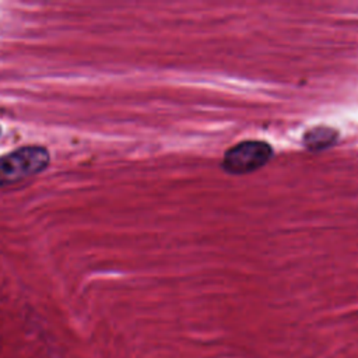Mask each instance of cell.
Wrapping results in <instances>:
<instances>
[{"instance_id": "obj_1", "label": "cell", "mask_w": 358, "mask_h": 358, "mask_svg": "<svg viewBox=\"0 0 358 358\" xmlns=\"http://www.w3.org/2000/svg\"><path fill=\"white\" fill-rule=\"evenodd\" d=\"M49 164V152L41 145L21 147L0 157V187L17 183L42 172Z\"/></svg>"}, {"instance_id": "obj_2", "label": "cell", "mask_w": 358, "mask_h": 358, "mask_svg": "<svg viewBox=\"0 0 358 358\" xmlns=\"http://www.w3.org/2000/svg\"><path fill=\"white\" fill-rule=\"evenodd\" d=\"M271 155L273 150L264 141H242L225 152L222 166L234 175L249 173L262 168Z\"/></svg>"}, {"instance_id": "obj_3", "label": "cell", "mask_w": 358, "mask_h": 358, "mask_svg": "<svg viewBox=\"0 0 358 358\" xmlns=\"http://www.w3.org/2000/svg\"><path fill=\"white\" fill-rule=\"evenodd\" d=\"M331 137H336V134H331V130L317 127L315 131L306 133V144L310 148H323L331 143Z\"/></svg>"}]
</instances>
